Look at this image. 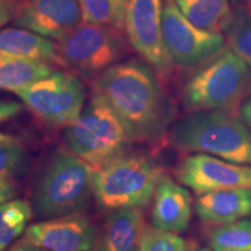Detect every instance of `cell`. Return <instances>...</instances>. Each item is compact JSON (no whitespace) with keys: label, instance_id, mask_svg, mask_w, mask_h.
Listing matches in <instances>:
<instances>
[{"label":"cell","instance_id":"4316f807","mask_svg":"<svg viewBox=\"0 0 251 251\" xmlns=\"http://www.w3.org/2000/svg\"><path fill=\"white\" fill-rule=\"evenodd\" d=\"M17 5L13 0H0V28L5 26L9 20H13Z\"/></svg>","mask_w":251,"mask_h":251},{"label":"cell","instance_id":"f1b7e54d","mask_svg":"<svg viewBox=\"0 0 251 251\" xmlns=\"http://www.w3.org/2000/svg\"><path fill=\"white\" fill-rule=\"evenodd\" d=\"M240 115L242 118L244 124L248 126V128L251 130V94L244 100L240 107Z\"/></svg>","mask_w":251,"mask_h":251},{"label":"cell","instance_id":"cb8c5ba5","mask_svg":"<svg viewBox=\"0 0 251 251\" xmlns=\"http://www.w3.org/2000/svg\"><path fill=\"white\" fill-rule=\"evenodd\" d=\"M140 251H190L183 237L175 233L147 227L144 230Z\"/></svg>","mask_w":251,"mask_h":251},{"label":"cell","instance_id":"484cf974","mask_svg":"<svg viewBox=\"0 0 251 251\" xmlns=\"http://www.w3.org/2000/svg\"><path fill=\"white\" fill-rule=\"evenodd\" d=\"M23 111V105L18 101H0V126L5 121L11 120ZM17 142L15 137L12 135L2 133L0 128V144Z\"/></svg>","mask_w":251,"mask_h":251},{"label":"cell","instance_id":"f546056e","mask_svg":"<svg viewBox=\"0 0 251 251\" xmlns=\"http://www.w3.org/2000/svg\"><path fill=\"white\" fill-rule=\"evenodd\" d=\"M7 251H48V250L43 249V248L36 247V246H31V244H28L23 241V243L18 244V246H15L13 248H11V249Z\"/></svg>","mask_w":251,"mask_h":251},{"label":"cell","instance_id":"2e32d148","mask_svg":"<svg viewBox=\"0 0 251 251\" xmlns=\"http://www.w3.org/2000/svg\"><path fill=\"white\" fill-rule=\"evenodd\" d=\"M194 209L201 221L216 226L250 219L251 190L230 188L199 194Z\"/></svg>","mask_w":251,"mask_h":251},{"label":"cell","instance_id":"d4e9b609","mask_svg":"<svg viewBox=\"0 0 251 251\" xmlns=\"http://www.w3.org/2000/svg\"><path fill=\"white\" fill-rule=\"evenodd\" d=\"M27 165V155L18 142L0 144V179H11Z\"/></svg>","mask_w":251,"mask_h":251},{"label":"cell","instance_id":"4fadbf2b","mask_svg":"<svg viewBox=\"0 0 251 251\" xmlns=\"http://www.w3.org/2000/svg\"><path fill=\"white\" fill-rule=\"evenodd\" d=\"M98 233L85 215L48 219L26 228L24 242L48 251H92Z\"/></svg>","mask_w":251,"mask_h":251},{"label":"cell","instance_id":"5bb4252c","mask_svg":"<svg viewBox=\"0 0 251 251\" xmlns=\"http://www.w3.org/2000/svg\"><path fill=\"white\" fill-rule=\"evenodd\" d=\"M191 216L192 198L190 191L164 176L153 196L152 227L158 230L178 234L186 230Z\"/></svg>","mask_w":251,"mask_h":251},{"label":"cell","instance_id":"1f68e13d","mask_svg":"<svg viewBox=\"0 0 251 251\" xmlns=\"http://www.w3.org/2000/svg\"><path fill=\"white\" fill-rule=\"evenodd\" d=\"M248 14L251 15V0H249V5H248Z\"/></svg>","mask_w":251,"mask_h":251},{"label":"cell","instance_id":"277c9868","mask_svg":"<svg viewBox=\"0 0 251 251\" xmlns=\"http://www.w3.org/2000/svg\"><path fill=\"white\" fill-rule=\"evenodd\" d=\"M164 170L151 157L122 155L94 170L93 196L100 208H143L155 196Z\"/></svg>","mask_w":251,"mask_h":251},{"label":"cell","instance_id":"7402d4cb","mask_svg":"<svg viewBox=\"0 0 251 251\" xmlns=\"http://www.w3.org/2000/svg\"><path fill=\"white\" fill-rule=\"evenodd\" d=\"M31 216L33 209L25 200H9L0 205V251L26 230Z\"/></svg>","mask_w":251,"mask_h":251},{"label":"cell","instance_id":"ac0fdd59","mask_svg":"<svg viewBox=\"0 0 251 251\" xmlns=\"http://www.w3.org/2000/svg\"><path fill=\"white\" fill-rule=\"evenodd\" d=\"M185 18L200 29L227 31L234 17L229 0H174Z\"/></svg>","mask_w":251,"mask_h":251},{"label":"cell","instance_id":"3957f363","mask_svg":"<svg viewBox=\"0 0 251 251\" xmlns=\"http://www.w3.org/2000/svg\"><path fill=\"white\" fill-rule=\"evenodd\" d=\"M171 140L185 151L251 166V130L235 113L199 111L176 122Z\"/></svg>","mask_w":251,"mask_h":251},{"label":"cell","instance_id":"83f0119b","mask_svg":"<svg viewBox=\"0 0 251 251\" xmlns=\"http://www.w3.org/2000/svg\"><path fill=\"white\" fill-rule=\"evenodd\" d=\"M15 187L11 179H0V205L13 199Z\"/></svg>","mask_w":251,"mask_h":251},{"label":"cell","instance_id":"9a60e30c","mask_svg":"<svg viewBox=\"0 0 251 251\" xmlns=\"http://www.w3.org/2000/svg\"><path fill=\"white\" fill-rule=\"evenodd\" d=\"M146 228L142 208L113 211L97 238L93 251H140Z\"/></svg>","mask_w":251,"mask_h":251},{"label":"cell","instance_id":"44dd1931","mask_svg":"<svg viewBox=\"0 0 251 251\" xmlns=\"http://www.w3.org/2000/svg\"><path fill=\"white\" fill-rule=\"evenodd\" d=\"M208 244L214 251H251V219L216 226L209 231Z\"/></svg>","mask_w":251,"mask_h":251},{"label":"cell","instance_id":"d6986e66","mask_svg":"<svg viewBox=\"0 0 251 251\" xmlns=\"http://www.w3.org/2000/svg\"><path fill=\"white\" fill-rule=\"evenodd\" d=\"M54 71V67L45 62L0 57V90L15 93Z\"/></svg>","mask_w":251,"mask_h":251},{"label":"cell","instance_id":"5b68a950","mask_svg":"<svg viewBox=\"0 0 251 251\" xmlns=\"http://www.w3.org/2000/svg\"><path fill=\"white\" fill-rule=\"evenodd\" d=\"M94 170L72 152H56L35 187L36 215L48 220L83 212L93 194Z\"/></svg>","mask_w":251,"mask_h":251},{"label":"cell","instance_id":"9c48e42d","mask_svg":"<svg viewBox=\"0 0 251 251\" xmlns=\"http://www.w3.org/2000/svg\"><path fill=\"white\" fill-rule=\"evenodd\" d=\"M163 40L172 63L183 68L199 67L226 48L224 34L194 26L174 0H165L163 7Z\"/></svg>","mask_w":251,"mask_h":251},{"label":"cell","instance_id":"ba28073f","mask_svg":"<svg viewBox=\"0 0 251 251\" xmlns=\"http://www.w3.org/2000/svg\"><path fill=\"white\" fill-rule=\"evenodd\" d=\"M37 119L50 127H69L79 118L85 89L76 75L54 71L15 92Z\"/></svg>","mask_w":251,"mask_h":251},{"label":"cell","instance_id":"7a4b0ae2","mask_svg":"<svg viewBox=\"0 0 251 251\" xmlns=\"http://www.w3.org/2000/svg\"><path fill=\"white\" fill-rule=\"evenodd\" d=\"M250 94L251 70L228 47L187 77L181 100L191 112L235 113Z\"/></svg>","mask_w":251,"mask_h":251},{"label":"cell","instance_id":"8fae6325","mask_svg":"<svg viewBox=\"0 0 251 251\" xmlns=\"http://www.w3.org/2000/svg\"><path fill=\"white\" fill-rule=\"evenodd\" d=\"M177 179L197 194L230 188L251 190V166L235 164L207 153L196 152L178 165Z\"/></svg>","mask_w":251,"mask_h":251},{"label":"cell","instance_id":"603a6c76","mask_svg":"<svg viewBox=\"0 0 251 251\" xmlns=\"http://www.w3.org/2000/svg\"><path fill=\"white\" fill-rule=\"evenodd\" d=\"M227 33L229 48L251 70V15L247 13L234 18Z\"/></svg>","mask_w":251,"mask_h":251},{"label":"cell","instance_id":"6da1fadb","mask_svg":"<svg viewBox=\"0 0 251 251\" xmlns=\"http://www.w3.org/2000/svg\"><path fill=\"white\" fill-rule=\"evenodd\" d=\"M92 96L111 107L134 142L161 139L174 118L155 70L141 59L122 61L107 69L94 79Z\"/></svg>","mask_w":251,"mask_h":251},{"label":"cell","instance_id":"4dcf8cb0","mask_svg":"<svg viewBox=\"0 0 251 251\" xmlns=\"http://www.w3.org/2000/svg\"><path fill=\"white\" fill-rule=\"evenodd\" d=\"M234 2H236V4H242V2H247L249 1V0H233Z\"/></svg>","mask_w":251,"mask_h":251},{"label":"cell","instance_id":"e0dca14e","mask_svg":"<svg viewBox=\"0 0 251 251\" xmlns=\"http://www.w3.org/2000/svg\"><path fill=\"white\" fill-rule=\"evenodd\" d=\"M0 57L61 65L56 43L23 28H5L0 30Z\"/></svg>","mask_w":251,"mask_h":251},{"label":"cell","instance_id":"7c38bea8","mask_svg":"<svg viewBox=\"0 0 251 251\" xmlns=\"http://www.w3.org/2000/svg\"><path fill=\"white\" fill-rule=\"evenodd\" d=\"M13 23L58 42L83 24V14L79 0H25L17 6Z\"/></svg>","mask_w":251,"mask_h":251},{"label":"cell","instance_id":"52a82bcc","mask_svg":"<svg viewBox=\"0 0 251 251\" xmlns=\"http://www.w3.org/2000/svg\"><path fill=\"white\" fill-rule=\"evenodd\" d=\"M121 33L100 25L80 24L57 42L61 65L77 77L97 79L127 55L128 46Z\"/></svg>","mask_w":251,"mask_h":251},{"label":"cell","instance_id":"30bf717a","mask_svg":"<svg viewBox=\"0 0 251 251\" xmlns=\"http://www.w3.org/2000/svg\"><path fill=\"white\" fill-rule=\"evenodd\" d=\"M164 0H129L125 30L129 45L153 70L168 75L172 63L163 40Z\"/></svg>","mask_w":251,"mask_h":251},{"label":"cell","instance_id":"ffe728a7","mask_svg":"<svg viewBox=\"0 0 251 251\" xmlns=\"http://www.w3.org/2000/svg\"><path fill=\"white\" fill-rule=\"evenodd\" d=\"M129 0H79L83 23L122 31Z\"/></svg>","mask_w":251,"mask_h":251},{"label":"cell","instance_id":"8992f818","mask_svg":"<svg viewBox=\"0 0 251 251\" xmlns=\"http://www.w3.org/2000/svg\"><path fill=\"white\" fill-rule=\"evenodd\" d=\"M64 137L70 152L94 169L125 155L134 142L118 115L94 96L79 118L67 127Z\"/></svg>","mask_w":251,"mask_h":251},{"label":"cell","instance_id":"d6a6232c","mask_svg":"<svg viewBox=\"0 0 251 251\" xmlns=\"http://www.w3.org/2000/svg\"><path fill=\"white\" fill-rule=\"evenodd\" d=\"M197 251H211V250H208V249H199V250H197Z\"/></svg>","mask_w":251,"mask_h":251}]
</instances>
